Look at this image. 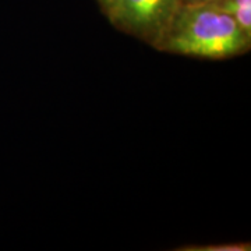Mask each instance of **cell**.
<instances>
[{
  "mask_svg": "<svg viewBox=\"0 0 251 251\" xmlns=\"http://www.w3.org/2000/svg\"><path fill=\"white\" fill-rule=\"evenodd\" d=\"M163 32L168 49L208 59H224L242 52L247 35L230 13L211 3L180 4Z\"/></svg>",
  "mask_w": 251,
  "mask_h": 251,
  "instance_id": "6da1fadb",
  "label": "cell"
},
{
  "mask_svg": "<svg viewBox=\"0 0 251 251\" xmlns=\"http://www.w3.org/2000/svg\"><path fill=\"white\" fill-rule=\"evenodd\" d=\"M181 0H119L112 18L140 34L163 32Z\"/></svg>",
  "mask_w": 251,
  "mask_h": 251,
  "instance_id": "7a4b0ae2",
  "label": "cell"
},
{
  "mask_svg": "<svg viewBox=\"0 0 251 251\" xmlns=\"http://www.w3.org/2000/svg\"><path fill=\"white\" fill-rule=\"evenodd\" d=\"M102 4H103V7L108 10L109 13H112V10L116 7V4L119 3V0H99Z\"/></svg>",
  "mask_w": 251,
  "mask_h": 251,
  "instance_id": "3957f363",
  "label": "cell"
}]
</instances>
